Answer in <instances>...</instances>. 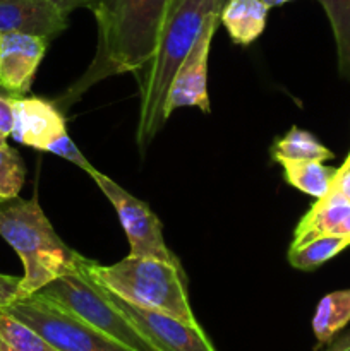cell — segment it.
I'll return each mask as SVG.
<instances>
[{
  "label": "cell",
  "instance_id": "24",
  "mask_svg": "<svg viewBox=\"0 0 350 351\" xmlns=\"http://www.w3.org/2000/svg\"><path fill=\"white\" fill-rule=\"evenodd\" d=\"M14 125V106L12 98L0 95V132L10 136Z\"/></svg>",
  "mask_w": 350,
  "mask_h": 351
},
{
  "label": "cell",
  "instance_id": "8",
  "mask_svg": "<svg viewBox=\"0 0 350 351\" xmlns=\"http://www.w3.org/2000/svg\"><path fill=\"white\" fill-rule=\"evenodd\" d=\"M102 290L158 351H216L201 324L192 326L165 312L137 307L105 287Z\"/></svg>",
  "mask_w": 350,
  "mask_h": 351
},
{
  "label": "cell",
  "instance_id": "23",
  "mask_svg": "<svg viewBox=\"0 0 350 351\" xmlns=\"http://www.w3.org/2000/svg\"><path fill=\"white\" fill-rule=\"evenodd\" d=\"M21 278L0 274V307H7L19 298Z\"/></svg>",
  "mask_w": 350,
  "mask_h": 351
},
{
  "label": "cell",
  "instance_id": "2",
  "mask_svg": "<svg viewBox=\"0 0 350 351\" xmlns=\"http://www.w3.org/2000/svg\"><path fill=\"white\" fill-rule=\"evenodd\" d=\"M218 0H182L165 23L156 50L150 60L136 71L139 84V119L136 143L141 153L167 122L165 101L175 74L198 41L211 17L220 16Z\"/></svg>",
  "mask_w": 350,
  "mask_h": 351
},
{
  "label": "cell",
  "instance_id": "5",
  "mask_svg": "<svg viewBox=\"0 0 350 351\" xmlns=\"http://www.w3.org/2000/svg\"><path fill=\"white\" fill-rule=\"evenodd\" d=\"M36 293L62 305L126 348L132 351H158L112 304L102 287L89 276L88 267L79 273L57 278Z\"/></svg>",
  "mask_w": 350,
  "mask_h": 351
},
{
  "label": "cell",
  "instance_id": "27",
  "mask_svg": "<svg viewBox=\"0 0 350 351\" xmlns=\"http://www.w3.org/2000/svg\"><path fill=\"white\" fill-rule=\"evenodd\" d=\"M325 351H350V332H347L345 336H342L336 341L329 343V346Z\"/></svg>",
  "mask_w": 350,
  "mask_h": 351
},
{
  "label": "cell",
  "instance_id": "26",
  "mask_svg": "<svg viewBox=\"0 0 350 351\" xmlns=\"http://www.w3.org/2000/svg\"><path fill=\"white\" fill-rule=\"evenodd\" d=\"M50 2L65 16H69L72 10L79 9V7H88L89 9V5H91V0H50Z\"/></svg>",
  "mask_w": 350,
  "mask_h": 351
},
{
  "label": "cell",
  "instance_id": "6",
  "mask_svg": "<svg viewBox=\"0 0 350 351\" xmlns=\"http://www.w3.org/2000/svg\"><path fill=\"white\" fill-rule=\"evenodd\" d=\"M3 311L58 351H132L40 293L14 300Z\"/></svg>",
  "mask_w": 350,
  "mask_h": 351
},
{
  "label": "cell",
  "instance_id": "1",
  "mask_svg": "<svg viewBox=\"0 0 350 351\" xmlns=\"http://www.w3.org/2000/svg\"><path fill=\"white\" fill-rule=\"evenodd\" d=\"M170 0H91L98 24V47L84 74L57 98L67 110L96 82L124 72H136L156 50L167 23Z\"/></svg>",
  "mask_w": 350,
  "mask_h": 351
},
{
  "label": "cell",
  "instance_id": "32",
  "mask_svg": "<svg viewBox=\"0 0 350 351\" xmlns=\"http://www.w3.org/2000/svg\"><path fill=\"white\" fill-rule=\"evenodd\" d=\"M345 165H350V153H349V156H347V160H345Z\"/></svg>",
  "mask_w": 350,
  "mask_h": 351
},
{
  "label": "cell",
  "instance_id": "18",
  "mask_svg": "<svg viewBox=\"0 0 350 351\" xmlns=\"http://www.w3.org/2000/svg\"><path fill=\"white\" fill-rule=\"evenodd\" d=\"M350 247V239L343 235H325L299 247L288 249V263L299 271H314Z\"/></svg>",
  "mask_w": 350,
  "mask_h": 351
},
{
  "label": "cell",
  "instance_id": "33",
  "mask_svg": "<svg viewBox=\"0 0 350 351\" xmlns=\"http://www.w3.org/2000/svg\"><path fill=\"white\" fill-rule=\"evenodd\" d=\"M218 2H220V5H225V2H226V0H218Z\"/></svg>",
  "mask_w": 350,
  "mask_h": 351
},
{
  "label": "cell",
  "instance_id": "13",
  "mask_svg": "<svg viewBox=\"0 0 350 351\" xmlns=\"http://www.w3.org/2000/svg\"><path fill=\"white\" fill-rule=\"evenodd\" d=\"M350 215V202L336 189H329L326 195L314 202L304 218L299 221L290 247L304 245L318 237L336 235L343 219Z\"/></svg>",
  "mask_w": 350,
  "mask_h": 351
},
{
  "label": "cell",
  "instance_id": "17",
  "mask_svg": "<svg viewBox=\"0 0 350 351\" xmlns=\"http://www.w3.org/2000/svg\"><path fill=\"white\" fill-rule=\"evenodd\" d=\"M273 160H295V161H326L331 160L333 153L319 143L309 130L292 127L288 132L278 137L271 147Z\"/></svg>",
  "mask_w": 350,
  "mask_h": 351
},
{
  "label": "cell",
  "instance_id": "31",
  "mask_svg": "<svg viewBox=\"0 0 350 351\" xmlns=\"http://www.w3.org/2000/svg\"><path fill=\"white\" fill-rule=\"evenodd\" d=\"M7 146V136L3 132H0V147Z\"/></svg>",
  "mask_w": 350,
  "mask_h": 351
},
{
  "label": "cell",
  "instance_id": "3",
  "mask_svg": "<svg viewBox=\"0 0 350 351\" xmlns=\"http://www.w3.org/2000/svg\"><path fill=\"white\" fill-rule=\"evenodd\" d=\"M0 237L24 266L19 298L36 293L57 278L84 271L91 263L62 242L34 199L0 201Z\"/></svg>",
  "mask_w": 350,
  "mask_h": 351
},
{
  "label": "cell",
  "instance_id": "20",
  "mask_svg": "<svg viewBox=\"0 0 350 351\" xmlns=\"http://www.w3.org/2000/svg\"><path fill=\"white\" fill-rule=\"evenodd\" d=\"M0 351H58L36 331L27 328L16 317L7 314L0 315Z\"/></svg>",
  "mask_w": 350,
  "mask_h": 351
},
{
  "label": "cell",
  "instance_id": "25",
  "mask_svg": "<svg viewBox=\"0 0 350 351\" xmlns=\"http://www.w3.org/2000/svg\"><path fill=\"white\" fill-rule=\"evenodd\" d=\"M333 189L340 192L347 201L350 202V165L343 163L342 167L336 168L335 178H333Z\"/></svg>",
  "mask_w": 350,
  "mask_h": 351
},
{
  "label": "cell",
  "instance_id": "29",
  "mask_svg": "<svg viewBox=\"0 0 350 351\" xmlns=\"http://www.w3.org/2000/svg\"><path fill=\"white\" fill-rule=\"evenodd\" d=\"M264 3H266V7L270 9V7H278V5H283V3L287 2H292V0H263Z\"/></svg>",
  "mask_w": 350,
  "mask_h": 351
},
{
  "label": "cell",
  "instance_id": "10",
  "mask_svg": "<svg viewBox=\"0 0 350 351\" xmlns=\"http://www.w3.org/2000/svg\"><path fill=\"white\" fill-rule=\"evenodd\" d=\"M48 40L24 33H0V95L23 98L30 93Z\"/></svg>",
  "mask_w": 350,
  "mask_h": 351
},
{
  "label": "cell",
  "instance_id": "22",
  "mask_svg": "<svg viewBox=\"0 0 350 351\" xmlns=\"http://www.w3.org/2000/svg\"><path fill=\"white\" fill-rule=\"evenodd\" d=\"M48 153H54V154H57V156L64 158L65 161H71V163H74L75 167L82 168L86 173H89V171L95 168L88 160H86L84 154L79 151V147L72 143V139L69 137V134H64V136L58 137V139L55 141L50 147H48Z\"/></svg>",
  "mask_w": 350,
  "mask_h": 351
},
{
  "label": "cell",
  "instance_id": "16",
  "mask_svg": "<svg viewBox=\"0 0 350 351\" xmlns=\"http://www.w3.org/2000/svg\"><path fill=\"white\" fill-rule=\"evenodd\" d=\"M278 163L283 167L285 180L311 197L321 199L331 189L336 168L325 167L321 161L280 160Z\"/></svg>",
  "mask_w": 350,
  "mask_h": 351
},
{
  "label": "cell",
  "instance_id": "14",
  "mask_svg": "<svg viewBox=\"0 0 350 351\" xmlns=\"http://www.w3.org/2000/svg\"><path fill=\"white\" fill-rule=\"evenodd\" d=\"M268 7L263 0H226L220 10V21L233 43L247 47L263 34Z\"/></svg>",
  "mask_w": 350,
  "mask_h": 351
},
{
  "label": "cell",
  "instance_id": "28",
  "mask_svg": "<svg viewBox=\"0 0 350 351\" xmlns=\"http://www.w3.org/2000/svg\"><path fill=\"white\" fill-rule=\"evenodd\" d=\"M336 235H343V237H349V239H350V215L347 216L345 219H343V223L340 225Z\"/></svg>",
  "mask_w": 350,
  "mask_h": 351
},
{
  "label": "cell",
  "instance_id": "34",
  "mask_svg": "<svg viewBox=\"0 0 350 351\" xmlns=\"http://www.w3.org/2000/svg\"><path fill=\"white\" fill-rule=\"evenodd\" d=\"M2 312H3V308H2V307H0V315H2Z\"/></svg>",
  "mask_w": 350,
  "mask_h": 351
},
{
  "label": "cell",
  "instance_id": "30",
  "mask_svg": "<svg viewBox=\"0 0 350 351\" xmlns=\"http://www.w3.org/2000/svg\"><path fill=\"white\" fill-rule=\"evenodd\" d=\"M180 2H182V0H170V5H168V14H167V19H168V17L172 16V14H174V10L177 9L178 5H180Z\"/></svg>",
  "mask_w": 350,
  "mask_h": 351
},
{
  "label": "cell",
  "instance_id": "11",
  "mask_svg": "<svg viewBox=\"0 0 350 351\" xmlns=\"http://www.w3.org/2000/svg\"><path fill=\"white\" fill-rule=\"evenodd\" d=\"M12 106L14 125L10 136L24 146L48 151L58 137L67 134L65 119L55 101H47L38 96H23L12 98Z\"/></svg>",
  "mask_w": 350,
  "mask_h": 351
},
{
  "label": "cell",
  "instance_id": "21",
  "mask_svg": "<svg viewBox=\"0 0 350 351\" xmlns=\"http://www.w3.org/2000/svg\"><path fill=\"white\" fill-rule=\"evenodd\" d=\"M26 180V168L23 160L12 147H0V201L19 195Z\"/></svg>",
  "mask_w": 350,
  "mask_h": 351
},
{
  "label": "cell",
  "instance_id": "15",
  "mask_svg": "<svg viewBox=\"0 0 350 351\" xmlns=\"http://www.w3.org/2000/svg\"><path fill=\"white\" fill-rule=\"evenodd\" d=\"M350 322V290L325 295L316 307L312 317V332L318 345H329Z\"/></svg>",
  "mask_w": 350,
  "mask_h": 351
},
{
  "label": "cell",
  "instance_id": "12",
  "mask_svg": "<svg viewBox=\"0 0 350 351\" xmlns=\"http://www.w3.org/2000/svg\"><path fill=\"white\" fill-rule=\"evenodd\" d=\"M67 27V16L50 0H0V33H24L54 40Z\"/></svg>",
  "mask_w": 350,
  "mask_h": 351
},
{
  "label": "cell",
  "instance_id": "9",
  "mask_svg": "<svg viewBox=\"0 0 350 351\" xmlns=\"http://www.w3.org/2000/svg\"><path fill=\"white\" fill-rule=\"evenodd\" d=\"M220 16L211 17L199 34L198 41L185 57L184 64L175 74L168 89L167 101H165V115L168 117L184 106H196L201 112L209 113L208 96V57L211 47L213 34L218 27Z\"/></svg>",
  "mask_w": 350,
  "mask_h": 351
},
{
  "label": "cell",
  "instance_id": "7",
  "mask_svg": "<svg viewBox=\"0 0 350 351\" xmlns=\"http://www.w3.org/2000/svg\"><path fill=\"white\" fill-rule=\"evenodd\" d=\"M88 175L115 208L120 225L129 240L130 256L153 257L165 263L180 264L177 256L165 243L163 226L146 202L134 197L112 178L100 173L96 168H93Z\"/></svg>",
  "mask_w": 350,
  "mask_h": 351
},
{
  "label": "cell",
  "instance_id": "19",
  "mask_svg": "<svg viewBox=\"0 0 350 351\" xmlns=\"http://www.w3.org/2000/svg\"><path fill=\"white\" fill-rule=\"evenodd\" d=\"M331 24L336 43L338 72L350 81V0H318Z\"/></svg>",
  "mask_w": 350,
  "mask_h": 351
},
{
  "label": "cell",
  "instance_id": "4",
  "mask_svg": "<svg viewBox=\"0 0 350 351\" xmlns=\"http://www.w3.org/2000/svg\"><path fill=\"white\" fill-rule=\"evenodd\" d=\"M88 273L96 283L129 304L199 326L189 302L187 278L180 264L129 254L112 266H100L91 261Z\"/></svg>",
  "mask_w": 350,
  "mask_h": 351
}]
</instances>
